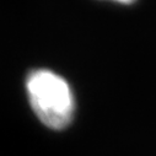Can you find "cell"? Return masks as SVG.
Here are the masks:
<instances>
[{
	"label": "cell",
	"mask_w": 156,
	"mask_h": 156,
	"mask_svg": "<svg viewBox=\"0 0 156 156\" xmlns=\"http://www.w3.org/2000/svg\"><path fill=\"white\" fill-rule=\"evenodd\" d=\"M26 89L34 113L47 127L63 129L71 122L74 97L63 77L49 70H34L27 77Z\"/></svg>",
	"instance_id": "6da1fadb"
},
{
	"label": "cell",
	"mask_w": 156,
	"mask_h": 156,
	"mask_svg": "<svg viewBox=\"0 0 156 156\" xmlns=\"http://www.w3.org/2000/svg\"><path fill=\"white\" fill-rule=\"evenodd\" d=\"M115 2H119V3H123V4H132V3L135 2V0H115Z\"/></svg>",
	"instance_id": "7a4b0ae2"
}]
</instances>
